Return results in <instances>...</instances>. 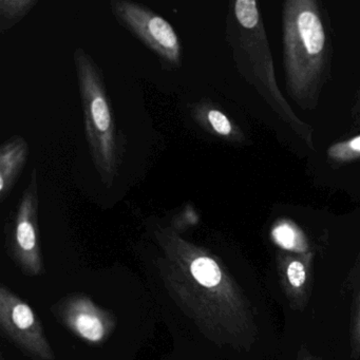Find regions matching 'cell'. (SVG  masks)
I'll return each instance as SVG.
<instances>
[{
	"mask_svg": "<svg viewBox=\"0 0 360 360\" xmlns=\"http://www.w3.org/2000/svg\"><path fill=\"white\" fill-rule=\"evenodd\" d=\"M110 9L115 20L148 48L168 71L182 66V47L172 25L146 6L130 0H112Z\"/></svg>",
	"mask_w": 360,
	"mask_h": 360,
	"instance_id": "obj_6",
	"label": "cell"
},
{
	"mask_svg": "<svg viewBox=\"0 0 360 360\" xmlns=\"http://www.w3.org/2000/svg\"><path fill=\"white\" fill-rule=\"evenodd\" d=\"M191 119L202 130L231 144H243L245 134L241 128L212 101L203 98L191 105Z\"/></svg>",
	"mask_w": 360,
	"mask_h": 360,
	"instance_id": "obj_10",
	"label": "cell"
},
{
	"mask_svg": "<svg viewBox=\"0 0 360 360\" xmlns=\"http://www.w3.org/2000/svg\"><path fill=\"white\" fill-rule=\"evenodd\" d=\"M0 360H6V358L4 357V355L0 356Z\"/></svg>",
	"mask_w": 360,
	"mask_h": 360,
	"instance_id": "obj_18",
	"label": "cell"
},
{
	"mask_svg": "<svg viewBox=\"0 0 360 360\" xmlns=\"http://www.w3.org/2000/svg\"><path fill=\"white\" fill-rule=\"evenodd\" d=\"M29 144L22 136H13L0 147V202L11 195L28 161Z\"/></svg>",
	"mask_w": 360,
	"mask_h": 360,
	"instance_id": "obj_11",
	"label": "cell"
},
{
	"mask_svg": "<svg viewBox=\"0 0 360 360\" xmlns=\"http://www.w3.org/2000/svg\"><path fill=\"white\" fill-rule=\"evenodd\" d=\"M158 269L176 307L210 342L248 352L258 338L254 309L224 263L207 248L155 224Z\"/></svg>",
	"mask_w": 360,
	"mask_h": 360,
	"instance_id": "obj_1",
	"label": "cell"
},
{
	"mask_svg": "<svg viewBox=\"0 0 360 360\" xmlns=\"http://www.w3.org/2000/svg\"><path fill=\"white\" fill-rule=\"evenodd\" d=\"M73 63L90 157L103 184L110 188L123 165L126 138L117 127L104 75L96 60L83 48H77Z\"/></svg>",
	"mask_w": 360,
	"mask_h": 360,
	"instance_id": "obj_4",
	"label": "cell"
},
{
	"mask_svg": "<svg viewBox=\"0 0 360 360\" xmlns=\"http://www.w3.org/2000/svg\"><path fill=\"white\" fill-rule=\"evenodd\" d=\"M50 311L69 332L94 347L105 345L117 326V318L112 311L96 304L84 292L60 299Z\"/></svg>",
	"mask_w": 360,
	"mask_h": 360,
	"instance_id": "obj_8",
	"label": "cell"
},
{
	"mask_svg": "<svg viewBox=\"0 0 360 360\" xmlns=\"http://www.w3.org/2000/svg\"><path fill=\"white\" fill-rule=\"evenodd\" d=\"M296 360H322L318 356L313 355L307 347H301L297 354Z\"/></svg>",
	"mask_w": 360,
	"mask_h": 360,
	"instance_id": "obj_17",
	"label": "cell"
},
{
	"mask_svg": "<svg viewBox=\"0 0 360 360\" xmlns=\"http://www.w3.org/2000/svg\"><path fill=\"white\" fill-rule=\"evenodd\" d=\"M283 58L288 94L303 108H315L326 81L330 44L315 0H288L282 11Z\"/></svg>",
	"mask_w": 360,
	"mask_h": 360,
	"instance_id": "obj_2",
	"label": "cell"
},
{
	"mask_svg": "<svg viewBox=\"0 0 360 360\" xmlns=\"http://www.w3.org/2000/svg\"><path fill=\"white\" fill-rule=\"evenodd\" d=\"M0 330L33 360H58L32 307L7 285L0 288Z\"/></svg>",
	"mask_w": 360,
	"mask_h": 360,
	"instance_id": "obj_7",
	"label": "cell"
},
{
	"mask_svg": "<svg viewBox=\"0 0 360 360\" xmlns=\"http://www.w3.org/2000/svg\"><path fill=\"white\" fill-rule=\"evenodd\" d=\"M313 260L314 252L299 255L278 250L276 255L280 284L294 311H303L309 304L313 290Z\"/></svg>",
	"mask_w": 360,
	"mask_h": 360,
	"instance_id": "obj_9",
	"label": "cell"
},
{
	"mask_svg": "<svg viewBox=\"0 0 360 360\" xmlns=\"http://www.w3.org/2000/svg\"><path fill=\"white\" fill-rule=\"evenodd\" d=\"M37 4V0H0V32L16 26Z\"/></svg>",
	"mask_w": 360,
	"mask_h": 360,
	"instance_id": "obj_13",
	"label": "cell"
},
{
	"mask_svg": "<svg viewBox=\"0 0 360 360\" xmlns=\"http://www.w3.org/2000/svg\"><path fill=\"white\" fill-rule=\"evenodd\" d=\"M351 355L354 359L360 357V298L356 307L351 330Z\"/></svg>",
	"mask_w": 360,
	"mask_h": 360,
	"instance_id": "obj_16",
	"label": "cell"
},
{
	"mask_svg": "<svg viewBox=\"0 0 360 360\" xmlns=\"http://www.w3.org/2000/svg\"><path fill=\"white\" fill-rule=\"evenodd\" d=\"M227 39L238 70L244 79L307 145L313 147V129L295 115L278 88L266 32L256 0H237L233 4L227 18Z\"/></svg>",
	"mask_w": 360,
	"mask_h": 360,
	"instance_id": "obj_3",
	"label": "cell"
},
{
	"mask_svg": "<svg viewBox=\"0 0 360 360\" xmlns=\"http://www.w3.org/2000/svg\"><path fill=\"white\" fill-rule=\"evenodd\" d=\"M271 237L274 243L279 246L280 250L292 254H311L309 240L303 231L292 221L282 219L273 225Z\"/></svg>",
	"mask_w": 360,
	"mask_h": 360,
	"instance_id": "obj_12",
	"label": "cell"
},
{
	"mask_svg": "<svg viewBox=\"0 0 360 360\" xmlns=\"http://www.w3.org/2000/svg\"><path fill=\"white\" fill-rule=\"evenodd\" d=\"M39 182L37 168L32 169L28 186L6 224V248L16 266L28 277L45 274L39 229Z\"/></svg>",
	"mask_w": 360,
	"mask_h": 360,
	"instance_id": "obj_5",
	"label": "cell"
},
{
	"mask_svg": "<svg viewBox=\"0 0 360 360\" xmlns=\"http://www.w3.org/2000/svg\"><path fill=\"white\" fill-rule=\"evenodd\" d=\"M328 157L334 163L345 164L360 159V136L333 144Z\"/></svg>",
	"mask_w": 360,
	"mask_h": 360,
	"instance_id": "obj_14",
	"label": "cell"
},
{
	"mask_svg": "<svg viewBox=\"0 0 360 360\" xmlns=\"http://www.w3.org/2000/svg\"><path fill=\"white\" fill-rule=\"evenodd\" d=\"M198 222H199V217H198L197 212L193 208L189 210V207H187L186 210H183L180 216L174 218L172 225H169V226L181 235L182 231L189 229V227L195 226V225L198 224Z\"/></svg>",
	"mask_w": 360,
	"mask_h": 360,
	"instance_id": "obj_15",
	"label": "cell"
},
{
	"mask_svg": "<svg viewBox=\"0 0 360 360\" xmlns=\"http://www.w3.org/2000/svg\"><path fill=\"white\" fill-rule=\"evenodd\" d=\"M358 117H359V119H360V104H359V113H358Z\"/></svg>",
	"mask_w": 360,
	"mask_h": 360,
	"instance_id": "obj_19",
	"label": "cell"
}]
</instances>
